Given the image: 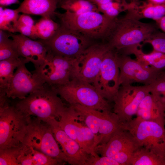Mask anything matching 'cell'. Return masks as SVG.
<instances>
[{"label": "cell", "instance_id": "1", "mask_svg": "<svg viewBox=\"0 0 165 165\" xmlns=\"http://www.w3.org/2000/svg\"><path fill=\"white\" fill-rule=\"evenodd\" d=\"M61 25L77 31L93 40L107 41L116 18L109 17L99 12L91 11L75 14L68 11L62 13L56 12Z\"/></svg>", "mask_w": 165, "mask_h": 165}, {"label": "cell", "instance_id": "2", "mask_svg": "<svg viewBox=\"0 0 165 165\" xmlns=\"http://www.w3.org/2000/svg\"><path fill=\"white\" fill-rule=\"evenodd\" d=\"M58 95L46 84L43 88L20 100L14 105L27 116H34L48 123L59 119L66 107Z\"/></svg>", "mask_w": 165, "mask_h": 165}, {"label": "cell", "instance_id": "3", "mask_svg": "<svg viewBox=\"0 0 165 165\" xmlns=\"http://www.w3.org/2000/svg\"><path fill=\"white\" fill-rule=\"evenodd\" d=\"M51 87L69 105H78L101 111H113L112 102L103 98L92 84L78 78L63 85Z\"/></svg>", "mask_w": 165, "mask_h": 165}, {"label": "cell", "instance_id": "4", "mask_svg": "<svg viewBox=\"0 0 165 165\" xmlns=\"http://www.w3.org/2000/svg\"><path fill=\"white\" fill-rule=\"evenodd\" d=\"M156 24L145 23L126 14L116 18L113 27L107 41L117 50L140 45L157 30Z\"/></svg>", "mask_w": 165, "mask_h": 165}, {"label": "cell", "instance_id": "5", "mask_svg": "<svg viewBox=\"0 0 165 165\" xmlns=\"http://www.w3.org/2000/svg\"><path fill=\"white\" fill-rule=\"evenodd\" d=\"M70 106L94 134L96 147L106 143L117 130L123 128L118 116L113 111H101L78 105Z\"/></svg>", "mask_w": 165, "mask_h": 165}, {"label": "cell", "instance_id": "6", "mask_svg": "<svg viewBox=\"0 0 165 165\" xmlns=\"http://www.w3.org/2000/svg\"><path fill=\"white\" fill-rule=\"evenodd\" d=\"M31 117L14 105L0 108V150L24 144Z\"/></svg>", "mask_w": 165, "mask_h": 165}, {"label": "cell", "instance_id": "7", "mask_svg": "<svg viewBox=\"0 0 165 165\" xmlns=\"http://www.w3.org/2000/svg\"><path fill=\"white\" fill-rule=\"evenodd\" d=\"M24 144L57 160L61 164L67 162L66 157L48 123L37 117H31Z\"/></svg>", "mask_w": 165, "mask_h": 165}, {"label": "cell", "instance_id": "8", "mask_svg": "<svg viewBox=\"0 0 165 165\" xmlns=\"http://www.w3.org/2000/svg\"><path fill=\"white\" fill-rule=\"evenodd\" d=\"M122 124L123 128L133 135L141 147L165 156V126L137 117Z\"/></svg>", "mask_w": 165, "mask_h": 165}, {"label": "cell", "instance_id": "9", "mask_svg": "<svg viewBox=\"0 0 165 165\" xmlns=\"http://www.w3.org/2000/svg\"><path fill=\"white\" fill-rule=\"evenodd\" d=\"M39 40L46 46L48 53L74 58L79 57L94 43L92 40L79 32L61 25L52 38L46 40Z\"/></svg>", "mask_w": 165, "mask_h": 165}, {"label": "cell", "instance_id": "10", "mask_svg": "<svg viewBox=\"0 0 165 165\" xmlns=\"http://www.w3.org/2000/svg\"><path fill=\"white\" fill-rule=\"evenodd\" d=\"M141 147L133 135L123 128L117 130L105 144L99 145L95 152L114 160L120 165H129L134 153Z\"/></svg>", "mask_w": 165, "mask_h": 165}, {"label": "cell", "instance_id": "11", "mask_svg": "<svg viewBox=\"0 0 165 165\" xmlns=\"http://www.w3.org/2000/svg\"><path fill=\"white\" fill-rule=\"evenodd\" d=\"M76 60L48 53L43 64L34 71L50 86L63 85L76 78Z\"/></svg>", "mask_w": 165, "mask_h": 165}, {"label": "cell", "instance_id": "12", "mask_svg": "<svg viewBox=\"0 0 165 165\" xmlns=\"http://www.w3.org/2000/svg\"><path fill=\"white\" fill-rule=\"evenodd\" d=\"M118 52L115 49L105 55L99 71L92 84L105 99L112 103L120 87Z\"/></svg>", "mask_w": 165, "mask_h": 165}, {"label": "cell", "instance_id": "13", "mask_svg": "<svg viewBox=\"0 0 165 165\" xmlns=\"http://www.w3.org/2000/svg\"><path fill=\"white\" fill-rule=\"evenodd\" d=\"M149 93L148 85L120 86L113 101L112 111L117 116L122 123L133 119L141 101Z\"/></svg>", "mask_w": 165, "mask_h": 165}, {"label": "cell", "instance_id": "14", "mask_svg": "<svg viewBox=\"0 0 165 165\" xmlns=\"http://www.w3.org/2000/svg\"><path fill=\"white\" fill-rule=\"evenodd\" d=\"M59 126L72 139L76 141L88 154H97L94 135L91 130L79 118L74 109L71 106L66 107L58 120Z\"/></svg>", "mask_w": 165, "mask_h": 165}, {"label": "cell", "instance_id": "15", "mask_svg": "<svg viewBox=\"0 0 165 165\" xmlns=\"http://www.w3.org/2000/svg\"><path fill=\"white\" fill-rule=\"evenodd\" d=\"M113 49L107 42L92 44L77 58L75 66L76 78L92 84L105 55Z\"/></svg>", "mask_w": 165, "mask_h": 165}, {"label": "cell", "instance_id": "16", "mask_svg": "<svg viewBox=\"0 0 165 165\" xmlns=\"http://www.w3.org/2000/svg\"><path fill=\"white\" fill-rule=\"evenodd\" d=\"M117 52L120 86L135 82L149 85L156 79L160 72L146 66L127 55Z\"/></svg>", "mask_w": 165, "mask_h": 165}, {"label": "cell", "instance_id": "17", "mask_svg": "<svg viewBox=\"0 0 165 165\" xmlns=\"http://www.w3.org/2000/svg\"><path fill=\"white\" fill-rule=\"evenodd\" d=\"M26 60L21 63L16 70L5 91L9 99H23L30 94L43 88L45 82L34 71L32 73L25 64Z\"/></svg>", "mask_w": 165, "mask_h": 165}, {"label": "cell", "instance_id": "18", "mask_svg": "<svg viewBox=\"0 0 165 165\" xmlns=\"http://www.w3.org/2000/svg\"><path fill=\"white\" fill-rule=\"evenodd\" d=\"M47 123L50 126L55 139L61 146L67 163L72 165H86L90 155L61 128L56 119H53Z\"/></svg>", "mask_w": 165, "mask_h": 165}, {"label": "cell", "instance_id": "19", "mask_svg": "<svg viewBox=\"0 0 165 165\" xmlns=\"http://www.w3.org/2000/svg\"><path fill=\"white\" fill-rule=\"evenodd\" d=\"M14 40L20 57L33 63L37 68L45 61L48 52L45 45L39 40H34L21 34L16 35L8 31Z\"/></svg>", "mask_w": 165, "mask_h": 165}, {"label": "cell", "instance_id": "20", "mask_svg": "<svg viewBox=\"0 0 165 165\" xmlns=\"http://www.w3.org/2000/svg\"><path fill=\"white\" fill-rule=\"evenodd\" d=\"M136 117L165 126V110L160 100L149 93L141 102Z\"/></svg>", "mask_w": 165, "mask_h": 165}, {"label": "cell", "instance_id": "21", "mask_svg": "<svg viewBox=\"0 0 165 165\" xmlns=\"http://www.w3.org/2000/svg\"><path fill=\"white\" fill-rule=\"evenodd\" d=\"M127 15L140 20L150 19L156 20L165 16V2L155 4L146 0H137L130 3Z\"/></svg>", "mask_w": 165, "mask_h": 165}, {"label": "cell", "instance_id": "22", "mask_svg": "<svg viewBox=\"0 0 165 165\" xmlns=\"http://www.w3.org/2000/svg\"><path fill=\"white\" fill-rule=\"evenodd\" d=\"M57 0H24L16 9L17 12L52 18L56 16Z\"/></svg>", "mask_w": 165, "mask_h": 165}, {"label": "cell", "instance_id": "23", "mask_svg": "<svg viewBox=\"0 0 165 165\" xmlns=\"http://www.w3.org/2000/svg\"><path fill=\"white\" fill-rule=\"evenodd\" d=\"M138 46H134L118 50L121 54H133L136 60L144 65L151 67L159 71L165 68V53L153 50L150 53H144Z\"/></svg>", "mask_w": 165, "mask_h": 165}, {"label": "cell", "instance_id": "24", "mask_svg": "<svg viewBox=\"0 0 165 165\" xmlns=\"http://www.w3.org/2000/svg\"><path fill=\"white\" fill-rule=\"evenodd\" d=\"M61 164V163L56 159L50 157L29 146L22 155L20 162V165Z\"/></svg>", "mask_w": 165, "mask_h": 165}, {"label": "cell", "instance_id": "25", "mask_svg": "<svg viewBox=\"0 0 165 165\" xmlns=\"http://www.w3.org/2000/svg\"><path fill=\"white\" fill-rule=\"evenodd\" d=\"M129 165H165V156L142 147L134 153Z\"/></svg>", "mask_w": 165, "mask_h": 165}, {"label": "cell", "instance_id": "26", "mask_svg": "<svg viewBox=\"0 0 165 165\" xmlns=\"http://www.w3.org/2000/svg\"><path fill=\"white\" fill-rule=\"evenodd\" d=\"M60 26L61 25L53 21L52 18L42 17L34 25L33 39H49L56 34Z\"/></svg>", "mask_w": 165, "mask_h": 165}, {"label": "cell", "instance_id": "27", "mask_svg": "<svg viewBox=\"0 0 165 165\" xmlns=\"http://www.w3.org/2000/svg\"><path fill=\"white\" fill-rule=\"evenodd\" d=\"M26 60H28L20 57L0 61V90H6L14 75L15 69Z\"/></svg>", "mask_w": 165, "mask_h": 165}, {"label": "cell", "instance_id": "28", "mask_svg": "<svg viewBox=\"0 0 165 165\" xmlns=\"http://www.w3.org/2000/svg\"><path fill=\"white\" fill-rule=\"evenodd\" d=\"M28 146L20 145L0 150V165H20V159Z\"/></svg>", "mask_w": 165, "mask_h": 165}, {"label": "cell", "instance_id": "29", "mask_svg": "<svg viewBox=\"0 0 165 165\" xmlns=\"http://www.w3.org/2000/svg\"><path fill=\"white\" fill-rule=\"evenodd\" d=\"M8 31H0V61L20 57L14 40L9 38Z\"/></svg>", "mask_w": 165, "mask_h": 165}, {"label": "cell", "instance_id": "30", "mask_svg": "<svg viewBox=\"0 0 165 165\" xmlns=\"http://www.w3.org/2000/svg\"><path fill=\"white\" fill-rule=\"evenodd\" d=\"M59 7L75 14L91 11L99 12L97 6L88 0H68Z\"/></svg>", "mask_w": 165, "mask_h": 165}, {"label": "cell", "instance_id": "31", "mask_svg": "<svg viewBox=\"0 0 165 165\" xmlns=\"http://www.w3.org/2000/svg\"><path fill=\"white\" fill-rule=\"evenodd\" d=\"M130 3L125 0H117L97 5L98 11L107 16L112 18L117 17L121 13L127 12Z\"/></svg>", "mask_w": 165, "mask_h": 165}, {"label": "cell", "instance_id": "32", "mask_svg": "<svg viewBox=\"0 0 165 165\" xmlns=\"http://www.w3.org/2000/svg\"><path fill=\"white\" fill-rule=\"evenodd\" d=\"M34 21L29 16L23 13L20 15L13 26L12 33L18 32L22 35L33 39Z\"/></svg>", "mask_w": 165, "mask_h": 165}, {"label": "cell", "instance_id": "33", "mask_svg": "<svg viewBox=\"0 0 165 165\" xmlns=\"http://www.w3.org/2000/svg\"><path fill=\"white\" fill-rule=\"evenodd\" d=\"M0 29L13 33V26L20 16L16 9L5 8L0 7Z\"/></svg>", "mask_w": 165, "mask_h": 165}, {"label": "cell", "instance_id": "34", "mask_svg": "<svg viewBox=\"0 0 165 165\" xmlns=\"http://www.w3.org/2000/svg\"><path fill=\"white\" fill-rule=\"evenodd\" d=\"M160 72L156 79L148 86L150 93L160 100L165 110V77Z\"/></svg>", "mask_w": 165, "mask_h": 165}, {"label": "cell", "instance_id": "35", "mask_svg": "<svg viewBox=\"0 0 165 165\" xmlns=\"http://www.w3.org/2000/svg\"><path fill=\"white\" fill-rule=\"evenodd\" d=\"M144 43H148L153 50L165 53V33L157 30L152 33Z\"/></svg>", "mask_w": 165, "mask_h": 165}, {"label": "cell", "instance_id": "36", "mask_svg": "<svg viewBox=\"0 0 165 165\" xmlns=\"http://www.w3.org/2000/svg\"><path fill=\"white\" fill-rule=\"evenodd\" d=\"M86 165H120L113 159L105 156L90 155Z\"/></svg>", "mask_w": 165, "mask_h": 165}, {"label": "cell", "instance_id": "37", "mask_svg": "<svg viewBox=\"0 0 165 165\" xmlns=\"http://www.w3.org/2000/svg\"><path fill=\"white\" fill-rule=\"evenodd\" d=\"M155 21L157 28L165 33V16Z\"/></svg>", "mask_w": 165, "mask_h": 165}, {"label": "cell", "instance_id": "38", "mask_svg": "<svg viewBox=\"0 0 165 165\" xmlns=\"http://www.w3.org/2000/svg\"><path fill=\"white\" fill-rule=\"evenodd\" d=\"M18 0H0L1 6H6L13 3H19Z\"/></svg>", "mask_w": 165, "mask_h": 165}, {"label": "cell", "instance_id": "39", "mask_svg": "<svg viewBox=\"0 0 165 165\" xmlns=\"http://www.w3.org/2000/svg\"><path fill=\"white\" fill-rule=\"evenodd\" d=\"M97 6L99 4L107 3L111 1L117 0H88Z\"/></svg>", "mask_w": 165, "mask_h": 165}, {"label": "cell", "instance_id": "40", "mask_svg": "<svg viewBox=\"0 0 165 165\" xmlns=\"http://www.w3.org/2000/svg\"><path fill=\"white\" fill-rule=\"evenodd\" d=\"M155 4H162L165 2V0H146Z\"/></svg>", "mask_w": 165, "mask_h": 165}, {"label": "cell", "instance_id": "41", "mask_svg": "<svg viewBox=\"0 0 165 165\" xmlns=\"http://www.w3.org/2000/svg\"><path fill=\"white\" fill-rule=\"evenodd\" d=\"M58 2V6H59L61 5L65 2L68 0H57Z\"/></svg>", "mask_w": 165, "mask_h": 165}, {"label": "cell", "instance_id": "42", "mask_svg": "<svg viewBox=\"0 0 165 165\" xmlns=\"http://www.w3.org/2000/svg\"><path fill=\"white\" fill-rule=\"evenodd\" d=\"M127 2L129 3H130L136 1L137 0H125Z\"/></svg>", "mask_w": 165, "mask_h": 165}, {"label": "cell", "instance_id": "43", "mask_svg": "<svg viewBox=\"0 0 165 165\" xmlns=\"http://www.w3.org/2000/svg\"><path fill=\"white\" fill-rule=\"evenodd\" d=\"M160 73L164 77H165V71H162L160 72Z\"/></svg>", "mask_w": 165, "mask_h": 165}]
</instances>
